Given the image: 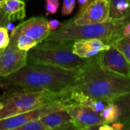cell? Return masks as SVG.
<instances>
[{
    "label": "cell",
    "mask_w": 130,
    "mask_h": 130,
    "mask_svg": "<svg viewBox=\"0 0 130 130\" xmlns=\"http://www.w3.org/2000/svg\"><path fill=\"white\" fill-rule=\"evenodd\" d=\"M98 128V129L100 130H113L112 126L110 124H109V123H107L99 126Z\"/></svg>",
    "instance_id": "4316f807"
},
{
    "label": "cell",
    "mask_w": 130,
    "mask_h": 130,
    "mask_svg": "<svg viewBox=\"0 0 130 130\" xmlns=\"http://www.w3.org/2000/svg\"><path fill=\"white\" fill-rule=\"evenodd\" d=\"M64 108L62 105H51L0 119V130H18L19 127L32 120L40 119L50 113Z\"/></svg>",
    "instance_id": "9c48e42d"
},
{
    "label": "cell",
    "mask_w": 130,
    "mask_h": 130,
    "mask_svg": "<svg viewBox=\"0 0 130 130\" xmlns=\"http://www.w3.org/2000/svg\"><path fill=\"white\" fill-rule=\"evenodd\" d=\"M110 19H127L130 21V2L129 0H110Z\"/></svg>",
    "instance_id": "2e32d148"
},
{
    "label": "cell",
    "mask_w": 130,
    "mask_h": 130,
    "mask_svg": "<svg viewBox=\"0 0 130 130\" xmlns=\"http://www.w3.org/2000/svg\"><path fill=\"white\" fill-rule=\"evenodd\" d=\"M72 117L75 129H96L105 123L100 113L85 106H71L65 108Z\"/></svg>",
    "instance_id": "8fae6325"
},
{
    "label": "cell",
    "mask_w": 130,
    "mask_h": 130,
    "mask_svg": "<svg viewBox=\"0 0 130 130\" xmlns=\"http://www.w3.org/2000/svg\"><path fill=\"white\" fill-rule=\"evenodd\" d=\"M110 125L112 126L113 130H122L123 129L124 127H125V126L122 123H120L119 121H116V122L111 123Z\"/></svg>",
    "instance_id": "484cf974"
},
{
    "label": "cell",
    "mask_w": 130,
    "mask_h": 130,
    "mask_svg": "<svg viewBox=\"0 0 130 130\" xmlns=\"http://www.w3.org/2000/svg\"><path fill=\"white\" fill-rule=\"evenodd\" d=\"M48 129H75L73 120L67 110L60 109L40 118Z\"/></svg>",
    "instance_id": "4fadbf2b"
},
{
    "label": "cell",
    "mask_w": 130,
    "mask_h": 130,
    "mask_svg": "<svg viewBox=\"0 0 130 130\" xmlns=\"http://www.w3.org/2000/svg\"><path fill=\"white\" fill-rule=\"evenodd\" d=\"M46 2H48V1H50V0H45Z\"/></svg>",
    "instance_id": "836d02e7"
},
{
    "label": "cell",
    "mask_w": 130,
    "mask_h": 130,
    "mask_svg": "<svg viewBox=\"0 0 130 130\" xmlns=\"http://www.w3.org/2000/svg\"><path fill=\"white\" fill-rule=\"evenodd\" d=\"M23 1H24V2H27V1H29V0H23Z\"/></svg>",
    "instance_id": "1f68e13d"
},
{
    "label": "cell",
    "mask_w": 130,
    "mask_h": 130,
    "mask_svg": "<svg viewBox=\"0 0 130 130\" xmlns=\"http://www.w3.org/2000/svg\"><path fill=\"white\" fill-rule=\"evenodd\" d=\"M76 5V0H63L62 7V14L69 15L72 13Z\"/></svg>",
    "instance_id": "ffe728a7"
},
{
    "label": "cell",
    "mask_w": 130,
    "mask_h": 130,
    "mask_svg": "<svg viewBox=\"0 0 130 130\" xmlns=\"http://www.w3.org/2000/svg\"><path fill=\"white\" fill-rule=\"evenodd\" d=\"M112 102L115 103L120 110V117L117 121L122 123L126 129L130 126V92L114 98Z\"/></svg>",
    "instance_id": "9a60e30c"
},
{
    "label": "cell",
    "mask_w": 130,
    "mask_h": 130,
    "mask_svg": "<svg viewBox=\"0 0 130 130\" xmlns=\"http://www.w3.org/2000/svg\"><path fill=\"white\" fill-rule=\"evenodd\" d=\"M130 22L127 19H110L100 24L78 25L71 18L63 23L61 27L50 32L44 41H76L85 39H99L107 45H113L123 37V29L125 24Z\"/></svg>",
    "instance_id": "277c9868"
},
{
    "label": "cell",
    "mask_w": 130,
    "mask_h": 130,
    "mask_svg": "<svg viewBox=\"0 0 130 130\" xmlns=\"http://www.w3.org/2000/svg\"><path fill=\"white\" fill-rule=\"evenodd\" d=\"M6 0H0V8H2L4 6V5L5 4Z\"/></svg>",
    "instance_id": "f546056e"
},
{
    "label": "cell",
    "mask_w": 130,
    "mask_h": 130,
    "mask_svg": "<svg viewBox=\"0 0 130 130\" xmlns=\"http://www.w3.org/2000/svg\"><path fill=\"white\" fill-rule=\"evenodd\" d=\"M18 130H49L45 126L43 121L40 119H37L32 120L22 126L19 127Z\"/></svg>",
    "instance_id": "d6986e66"
},
{
    "label": "cell",
    "mask_w": 130,
    "mask_h": 130,
    "mask_svg": "<svg viewBox=\"0 0 130 130\" xmlns=\"http://www.w3.org/2000/svg\"><path fill=\"white\" fill-rule=\"evenodd\" d=\"M113 46H116L130 63V38L122 37L114 43Z\"/></svg>",
    "instance_id": "ac0fdd59"
},
{
    "label": "cell",
    "mask_w": 130,
    "mask_h": 130,
    "mask_svg": "<svg viewBox=\"0 0 130 130\" xmlns=\"http://www.w3.org/2000/svg\"><path fill=\"white\" fill-rule=\"evenodd\" d=\"M59 0H50L46 2L45 9L47 14H55L59 9Z\"/></svg>",
    "instance_id": "7402d4cb"
},
{
    "label": "cell",
    "mask_w": 130,
    "mask_h": 130,
    "mask_svg": "<svg viewBox=\"0 0 130 130\" xmlns=\"http://www.w3.org/2000/svg\"><path fill=\"white\" fill-rule=\"evenodd\" d=\"M105 123L111 124L118 120L120 117V110L117 104L112 101L107 103L104 109L100 113Z\"/></svg>",
    "instance_id": "e0dca14e"
},
{
    "label": "cell",
    "mask_w": 130,
    "mask_h": 130,
    "mask_svg": "<svg viewBox=\"0 0 130 130\" xmlns=\"http://www.w3.org/2000/svg\"><path fill=\"white\" fill-rule=\"evenodd\" d=\"M72 91L57 94L48 91H37L24 88L11 90L2 98L3 108L0 110V119L34 110L46 106L62 105L66 107L74 106Z\"/></svg>",
    "instance_id": "3957f363"
},
{
    "label": "cell",
    "mask_w": 130,
    "mask_h": 130,
    "mask_svg": "<svg viewBox=\"0 0 130 130\" xmlns=\"http://www.w3.org/2000/svg\"><path fill=\"white\" fill-rule=\"evenodd\" d=\"M94 57L102 69L130 78V63L115 46L110 45L109 49L101 51Z\"/></svg>",
    "instance_id": "ba28073f"
},
{
    "label": "cell",
    "mask_w": 130,
    "mask_h": 130,
    "mask_svg": "<svg viewBox=\"0 0 130 130\" xmlns=\"http://www.w3.org/2000/svg\"><path fill=\"white\" fill-rule=\"evenodd\" d=\"M82 69L27 61L21 69L2 77L0 84L4 86L62 94L75 89Z\"/></svg>",
    "instance_id": "6da1fadb"
},
{
    "label": "cell",
    "mask_w": 130,
    "mask_h": 130,
    "mask_svg": "<svg viewBox=\"0 0 130 130\" xmlns=\"http://www.w3.org/2000/svg\"><path fill=\"white\" fill-rule=\"evenodd\" d=\"M110 46L96 38L79 40L73 43V53L81 58L88 59L95 56L102 50L109 49Z\"/></svg>",
    "instance_id": "7c38bea8"
},
{
    "label": "cell",
    "mask_w": 130,
    "mask_h": 130,
    "mask_svg": "<svg viewBox=\"0 0 130 130\" xmlns=\"http://www.w3.org/2000/svg\"><path fill=\"white\" fill-rule=\"evenodd\" d=\"M75 90L92 99L108 103L130 92V78L102 69L94 56L82 69Z\"/></svg>",
    "instance_id": "7a4b0ae2"
},
{
    "label": "cell",
    "mask_w": 130,
    "mask_h": 130,
    "mask_svg": "<svg viewBox=\"0 0 130 130\" xmlns=\"http://www.w3.org/2000/svg\"><path fill=\"white\" fill-rule=\"evenodd\" d=\"M73 41H43L27 52V61L80 69L93 59L81 58L73 53Z\"/></svg>",
    "instance_id": "5b68a950"
},
{
    "label": "cell",
    "mask_w": 130,
    "mask_h": 130,
    "mask_svg": "<svg viewBox=\"0 0 130 130\" xmlns=\"http://www.w3.org/2000/svg\"><path fill=\"white\" fill-rule=\"evenodd\" d=\"M48 21L43 17H34L21 22L11 32L10 44L29 51L44 41L50 34Z\"/></svg>",
    "instance_id": "8992f818"
},
{
    "label": "cell",
    "mask_w": 130,
    "mask_h": 130,
    "mask_svg": "<svg viewBox=\"0 0 130 130\" xmlns=\"http://www.w3.org/2000/svg\"><path fill=\"white\" fill-rule=\"evenodd\" d=\"M5 27L7 28V30H8V32H11V31L14 29V24H13L12 23H11V22H8V23L6 24Z\"/></svg>",
    "instance_id": "f1b7e54d"
},
{
    "label": "cell",
    "mask_w": 130,
    "mask_h": 130,
    "mask_svg": "<svg viewBox=\"0 0 130 130\" xmlns=\"http://www.w3.org/2000/svg\"><path fill=\"white\" fill-rule=\"evenodd\" d=\"M2 50H0V53H2Z\"/></svg>",
    "instance_id": "d6a6232c"
},
{
    "label": "cell",
    "mask_w": 130,
    "mask_h": 130,
    "mask_svg": "<svg viewBox=\"0 0 130 130\" xmlns=\"http://www.w3.org/2000/svg\"><path fill=\"white\" fill-rule=\"evenodd\" d=\"M61 24H62V23L56 19H52L48 21V27H49V29L50 30V31L56 30L59 29L61 27Z\"/></svg>",
    "instance_id": "603a6c76"
},
{
    "label": "cell",
    "mask_w": 130,
    "mask_h": 130,
    "mask_svg": "<svg viewBox=\"0 0 130 130\" xmlns=\"http://www.w3.org/2000/svg\"><path fill=\"white\" fill-rule=\"evenodd\" d=\"M123 37L130 38V22H128L125 24L123 29Z\"/></svg>",
    "instance_id": "d4e9b609"
},
{
    "label": "cell",
    "mask_w": 130,
    "mask_h": 130,
    "mask_svg": "<svg viewBox=\"0 0 130 130\" xmlns=\"http://www.w3.org/2000/svg\"><path fill=\"white\" fill-rule=\"evenodd\" d=\"M8 22H11V21L8 18L2 8H0V27H5Z\"/></svg>",
    "instance_id": "cb8c5ba5"
},
{
    "label": "cell",
    "mask_w": 130,
    "mask_h": 130,
    "mask_svg": "<svg viewBox=\"0 0 130 130\" xmlns=\"http://www.w3.org/2000/svg\"><path fill=\"white\" fill-rule=\"evenodd\" d=\"M27 52L8 44L0 53V77H5L24 67L27 62Z\"/></svg>",
    "instance_id": "30bf717a"
},
{
    "label": "cell",
    "mask_w": 130,
    "mask_h": 130,
    "mask_svg": "<svg viewBox=\"0 0 130 130\" xmlns=\"http://www.w3.org/2000/svg\"><path fill=\"white\" fill-rule=\"evenodd\" d=\"M25 5V2L23 0H6L2 9L11 22L24 18L26 15Z\"/></svg>",
    "instance_id": "5bb4252c"
},
{
    "label": "cell",
    "mask_w": 130,
    "mask_h": 130,
    "mask_svg": "<svg viewBox=\"0 0 130 130\" xmlns=\"http://www.w3.org/2000/svg\"><path fill=\"white\" fill-rule=\"evenodd\" d=\"M110 0H90L82 9H79L74 21L76 24L85 25L100 24L110 20Z\"/></svg>",
    "instance_id": "52a82bcc"
},
{
    "label": "cell",
    "mask_w": 130,
    "mask_h": 130,
    "mask_svg": "<svg viewBox=\"0 0 130 130\" xmlns=\"http://www.w3.org/2000/svg\"><path fill=\"white\" fill-rule=\"evenodd\" d=\"M3 108V103L1 100V98H0V110H2Z\"/></svg>",
    "instance_id": "4dcf8cb0"
},
{
    "label": "cell",
    "mask_w": 130,
    "mask_h": 130,
    "mask_svg": "<svg viewBox=\"0 0 130 130\" xmlns=\"http://www.w3.org/2000/svg\"><path fill=\"white\" fill-rule=\"evenodd\" d=\"M129 2H130V0H129Z\"/></svg>",
    "instance_id": "e575fe53"
},
{
    "label": "cell",
    "mask_w": 130,
    "mask_h": 130,
    "mask_svg": "<svg viewBox=\"0 0 130 130\" xmlns=\"http://www.w3.org/2000/svg\"><path fill=\"white\" fill-rule=\"evenodd\" d=\"M76 2H78L79 9H82L90 2V0H76Z\"/></svg>",
    "instance_id": "83f0119b"
},
{
    "label": "cell",
    "mask_w": 130,
    "mask_h": 130,
    "mask_svg": "<svg viewBox=\"0 0 130 130\" xmlns=\"http://www.w3.org/2000/svg\"><path fill=\"white\" fill-rule=\"evenodd\" d=\"M10 43L8 30L5 27H0V50L5 49Z\"/></svg>",
    "instance_id": "44dd1931"
}]
</instances>
